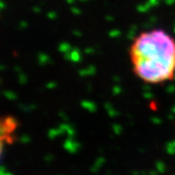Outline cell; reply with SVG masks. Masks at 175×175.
I'll return each instance as SVG.
<instances>
[{
    "label": "cell",
    "mask_w": 175,
    "mask_h": 175,
    "mask_svg": "<svg viewBox=\"0 0 175 175\" xmlns=\"http://www.w3.org/2000/svg\"><path fill=\"white\" fill-rule=\"evenodd\" d=\"M132 70L141 81L161 85L175 78V38L164 29L141 32L129 47Z\"/></svg>",
    "instance_id": "6da1fadb"
},
{
    "label": "cell",
    "mask_w": 175,
    "mask_h": 175,
    "mask_svg": "<svg viewBox=\"0 0 175 175\" xmlns=\"http://www.w3.org/2000/svg\"><path fill=\"white\" fill-rule=\"evenodd\" d=\"M18 122L11 116H0V161L5 148L13 142Z\"/></svg>",
    "instance_id": "7a4b0ae2"
}]
</instances>
